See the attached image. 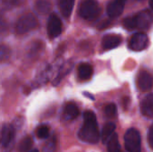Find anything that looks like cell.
I'll list each match as a JSON object with an SVG mask.
<instances>
[{"mask_svg":"<svg viewBox=\"0 0 153 152\" xmlns=\"http://www.w3.org/2000/svg\"><path fill=\"white\" fill-rule=\"evenodd\" d=\"M83 125L78 133L79 139L90 144L98 143L100 141V132L95 114L90 110L85 111L83 113Z\"/></svg>","mask_w":153,"mask_h":152,"instance_id":"obj_1","label":"cell"},{"mask_svg":"<svg viewBox=\"0 0 153 152\" xmlns=\"http://www.w3.org/2000/svg\"><path fill=\"white\" fill-rule=\"evenodd\" d=\"M152 22V14L150 10L142 11L134 15L128 16L124 21V27L129 30L134 29L146 30Z\"/></svg>","mask_w":153,"mask_h":152,"instance_id":"obj_2","label":"cell"},{"mask_svg":"<svg viewBox=\"0 0 153 152\" xmlns=\"http://www.w3.org/2000/svg\"><path fill=\"white\" fill-rule=\"evenodd\" d=\"M78 13L82 19L92 21L99 17L100 7L96 0H82L78 7Z\"/></svg>","mask_w":153,"mask_h":152,"instance_id":"obj_3","label":"cell"},{"mask_svg":"<svg viewBox=\"0 0 153 152\" xmlns=\"http://www.w3.org/2000/svg\"><path fill=\"white\" fill-rule=\"evenodd\" d=\"M125 146L128 152H141L142 140L140 133L135 128H130L124 136Z\"/></svg>","mask_w":153,"mask_h":152,"instance_id":"obj_4","label":"cell"},{"mask_svg":"<svg viewBox=\"0 0 153 152\" xmlns=\"http://www.w3.org/2000/svg\"><path fill=\"white\" fill-rule=\"evenodd\" d=\"M38 26L37 18L30 13H25L19 18L15 24V31L18 34L27 33Z\"/></svg>","mask_w":153,"mask_h":152,"instance_id":"obj_5","label":"cell"},{"mask_svg":"<svg viewBox=\"0 0 153 152\" xmlns=\"http://www.w3.org/2000/svg\"><path fill=\"white\" fill-rule=\"evenodd\" d=\"M149 44V38L143 32L134 33L129 40V48L133 51H142L147 47Z\"/></svg>","mask_w":153,"mask_h":152,"instance_id":"obj_6","label":"cell"},{"mask_svg":"<svg viewBox=\"0 0 153 152\" xmlns=\"http://www.w3.org/2000/svg\"><path fill=\"white\" fill-rule=\"evenodd\" d=\"M62 32V22L56 13H51L48 22V34L50 39L58 37Z\"/></svg>","mask_w":153,"mask_h":152,"instance_id":"obj_7","label":"cell"},{"mask_svg":"<svg viewBox=\"0 0 153 152\" xmlns=\"http://www.w3.org/2000/svg\"><path fill=\"white\" fill-rule=\"evenodd\" d=\"M15 134V128L12 125H4L0 131V144L7 147L13 141Z\"/></svg>","mask_w":153,"mask_h":152,"instance_id":"obj_8","label":"cell"},{"mask_svg":"<svg viewBox=\"0 0 153 152\" xmlns=\"http://www.w3.org/2000/svg\"><path fill=\"white\" fill-rule=\"evenodd\" d=\"M126 0H114L108 4L107 13L110 18H116L119 16L125 8Z\"/></svg>","mask_w":153,"mask_h":152,"instance_id":"obj_9","label":"cell"},{"mask_svg":"<svg viewBox=\"0 0 153 152\" xmlns=\"http://www.w3.org/2000/svg\"><path fill=\"white\" fill-rule=\"evenodd\" d=\"M121 42H122L121 36L117 34H108L103 37L101 45L105 50H108L117 47L121 44Z\"/></svg>","mask_w":153,"mask_h":152,"instance_id":"obj_10","label":"cell"},{"mask_svg":"<svg viewBox=\"0 0 153 152\" xmlns=\"http://www.w3.org/2000/svg\"><path fill=\"white\" fill-rule=\"evenodd\" d=\"M138 87L142 91L151 90L152 88V76L147 71H142L138 76Z\"/></svg>","mask_w":153,"mask_h":152,"instance_id":"obj_11","label":"cell"},{"mask_svg":"<svg viewBox=\"0 0 153 152\" xmlns=\"http://www.w3.org/2000/svg\"><path fill=\"white\" fill-rule=\"evenodd\" d=\"M141 111L142 114L148 117L152 118L153 117V94L149 93L146 95V97L143 98L141 103Z\"/></svg>","mask_w":153,"mask_h":152,"instance_id":"obj_12","label":"cell"},{"mask_svg":"<svg viewBox=\"0 0 153 152\" xmlns=\"http://www.w3.org/2000/svg\"><path fill=\"white\" fill-rule=\"evenodd\" d=\"M79 108L74 103H68L64 108L63 117L66 121H72L79 116Z\"/></svg>","mask_w":153,"mask_h":152,"instance_id":"obj_13","label":"cell"},{"mask_svg":"<svg viewBox=\"0 0 153 152\" xmlns=\"http://www.w3.org/2000/svg\"><path fill=\"white\" fill-rule=\"evenodd\" d=\"M74 2L75 0H57L58 8L64 17L68 18L71 15Z\"/></svg>","mask_w":153,"mask_h":152,"instance_id":"obj_14","label":"cell"},{"mask_svg":"<svg viewBox=\"0 0 153 152\" xmlns=\"http://www.w3.org/2000/svg\"><path fill=\"white\" fill-rule=\"evenodd\" d=\"M93 74V68L88 63L81 64L78 67V76L82 81L89 80Z\"/></svg>","mask_w":153,"mask_h":152,"instance_id":"obj_15","label":"cell"},{"mask_svg":"<svg viewBox=\"0 0 153 152\" xmlns=\"http://www.w3.org/2000/svg\"><path fill=\"white\" fill-rule=\"evenodd\" d=\"M116 130V125L114 123H107L101 132V139L103 143H107L110 137L114 134Z\"/></svg>","mask_w":153,"mask_h":152,"instance_id":"obj_16","label":"cell"},{"mask_svg":"<svg viewBox=\"0 0 153 152\" xmlns=\"http://www.w3.org/2000/svg\"><path fill=\"white\" fill-rule=\"evenodd\" d=\"M34 8L39 13L44 14L50 11L51 4L48 0H36L34 4Z\"/></svg>","mask_w":153,"mask_h":152,"instance_id":"obj_17","label":"cell"},{"mask_svg":"<svg viewBox=\"0 0 153 152\" xmlns=\"http://www.w3.org/2000/svg\"><path fill=\"white\" fill-rule=\"evenodd\" d=\"M108 152H120V144L118 141L117 133H114V134L108 141Z\"/></svg>","mask_w":153,"mask_h":152,"instance_id":"obj_18","label":"cell"},{"mask_svg":"<svg viewBox=\"0 0 153 152\" xmlns=\"http://www.w3.org/2000/svg\"><path fill=\"white\" fill-rule=\"evenodd\" d=\"M32 143H33V140L31 137L27 136L26 138H24L19 145V151L20 152H28L30 151L31 147H32Z\"/></svg>","mask_w":153,"mask_h":152,"instance_id":"obj_19","label":"cell"},{"mask_svg":"<svg viewBox=\"0 0 153 152\" xmlns=\"http://www.w3.org/2000/svg\"><path fill=\"white\" fill-rule=\"evenodd\" d=\"M56 138L55 136H52L50 137L45 146L43 147V152H55L56 151Z\"/></svg>","mask_w":153,"mask_h":152,"instance_id":"obj_20","label":"cell"},{"mask_svg":"<svg viewBox=\"0 0 153 152\" xmlns=\"http://www.w3.org/2000/svg\"><path fill=\"white\" fill-rule=\"evenodd\" d=\"M17 3V0H0V16Z\"/></svg>","mask_w":153,"mask_h":152,"instance_id":"obj_21","label":"cell"},{"mask_svg":"<svg viewBox=\"0 0 153 152\" xmlns=\"http://www.w3.org/2000/svg\"><path fill=\"white\" fill-rule=\"evenodd\" d=\"M36 135L39 139H47L49 136V128L47 125H40L36 130Z\"/></svg>","mask_w":153,"mask_h":152,"instance_id":"obj_22","label":"cell"},{"mask_svg":"<svg viewBox=\"0 0 153 152\" xmlns=\"http://www.w3.org/2000/svg\"><path fill=\"white\" fill-rule=\"evenodd\" d=\"M11 50L4 45H0V62L7 61L10 57Z\"/></svg>","mask_w":153,"mask_h":152,"instance_id":"obj_23","label":"cell"},{"mask_svg":"<svg viewBox=\"0 0 153 152\" xmlns=\"http://www.w3.org/2000/svg\"><path fill=\"white\" fill-rule=\"evenodd\" d=\"M104 112L108 117L113 118L117 116V106L114 103H110L105 107Z\"/></svg>","mask_w":153,"mask_h":152,"instance_id":"obj_24","label":"cell"},{"mask_svg":"<svg viewBox=\"0 0 153 152\" xmlns=\"http://www.w3.org/2000/svg\"><path fill=\"white\" fill-rule=\"evenodd\" d=\"M148 142L151 149H153V126L152 125L148 131Z\"/></svg>","mask_w":153,"mask_h":152,"instance_id":"obj_25","label":"cell"},{"mask_svg":"<svg viewBox=\"0 0 153 152\" xmlns=\"http://www.w3.org/2000/svg\"><path fill=\"white\" fill-rule=\"evenodd\" d=\"M6 29H7L6 21L0 16V34H2L3 32H4Z\"/></svg>","mask_w":153,"mask_h":152,"instance_id":"obj_26","label":"cell"},{"mask_svg":"<svg viewBox=\"0 0 153 152\" xmlns=\"http://www.w3.org/2000/svg\"><path fill=\"white\" fill-rule=\"evenodd\" d=\"M84 95H85V96H87V97H89V98H91V99H94V98H93L92 96H91V95H90V93H87V92H84Z\"/></svg>","mask_w":153,"mask_h":152,"instance_id":"obj_27","label":"cell"},{"mask_svg":"<svg viewBox=\"0 0 153 152\" xmlns=\"http://www.w3.org/2000/svg\"><path fill=\"white\" fill-rule=\"evenodd\" d=\"M30 152H39V151L38 150H33V151H31Z\"/></svg>","mask_w":153,"mask_h":152,"instance_id":"obj_28","label":"cell"}]
</instances>
